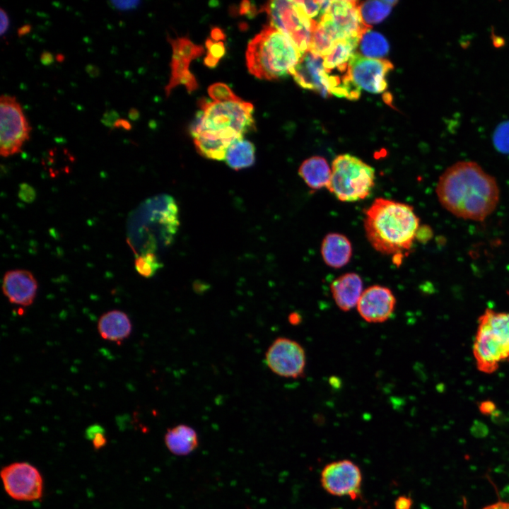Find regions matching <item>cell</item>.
Returning a JSON list of instances; mask_svg holds the SVG:
<instances>
[{
  "label": "cell",
  "instance_id": "6da1fadb",
  "mask_svg": "<svg viewBox=\"0 0 509 509\" xmlns=\"http://www.w3.org/2000/svg\"><path fill=\"white\" fill-rule=\"evenodd\" d=\"M435 192L449 212L476 221L492 213L500 194L496 179L472 161H460L447 168L439 177Z\"/></svg>",
  "mask_w": 509,
  "mask_h": 509
},
{
  "label": "cell",
  "instance_id": "7a4b0ae2",
  "mask_svg": "<svg viewBox=\"0 0 509 509\" xmlns=\"http://www.w3.org/2000/svg\"><path fill=\"white\" fill-rule=\"evenodd\" d=\"M201 110L190 132L197 151L204 157L224 160L230 145L255 127L252 103L240 98L227 101L199 100Z\"/></svg>",
  "mask_w": 509,
  "mask_h": 509
},
{
  "label": "cell",
  "instance_id": "3957f363",
  "mask_svg": "<svg viewBox=\"0 0 509 509\" xmlns=\"http://www.w3.org/2000/svg\"><path fill=\"white\" fill-rule=\"evenodd\" d=\"M363 226L372 247L382 254L392 255L397 264L416 238L419 219L411 206L377 198L365 211Z\"/></svg>",
  "mask_w": 509,
  "mask_h": 509
},
{
  "label": "cell",
  "instance_id": "277c9868",
  "mask_svg": "<svg viewBox=\"0 0 509 509\" xmlns=\"http://www.w3.org/2000/svg\"><path fill=\"white\" fill-rule=\"evenodd\" d=\"M302 54L281 32L266 25L248 44L247 66L258 78L276 80L291 74Z\"/></svg>",
  "mask_w": 509,
  "mask_h": 509
},
{
  "label": "cell",
  "instance_id": "5b68a950",
  "mask_svg": "<svg viewBox=\"0 0 509 509\" xmlns=\"http://www.w3.org/2000/svg\"><path fill=\"white\" fill-rule=\"evenodd\" d=\"M478 370L493 373L503 362L509 361V312L486 309L478 320L473 344Z\"/></svg>",
  "mask_w": 509,
  "mask_h": 509
},
{
  "label": "cell",
  "instance_id": "8992f818",
  "mask_svg": "<svg viewBox=\"0 0 509 509\" xmlns=\"http://www.w3.org/2000/svg\"><path fill=\"white\" fill-rule=\"evenodd\" d=\"M327 189L341 201L363 200L375 185V170L358 158L341 154L332 161Z\"/></svg>",
  "mask_w": 509,
  "mask_h": 509
},
{
  "label": "cell",
  "instance_id": "52a82bcc",
  "mask_svg": "<svg viewBox=\"0 0 509 509\" xmlns=\"http://www.w3.org/2000/svg\"><path fill=\"white\" fill-rule=\"evenodd\" d=\"M270 25L284 34L303 54L310 49L317 22L305 13L299 1L275 0L262 7Z\"/></svg>",
  "mask_w": 509,
  "mask_h": 509
},
{
  "label": "cell",
  "instance_id": "ba28073f",
  "mask_svg": "<svg viewBox=\"0 0 509 509\" xmlns=\"http://www.w3.org/2000/svg\"><path fill=\"white\" fill-rule=\"evenodd\" d=\"M358 4L357 1H330L317 23L334 42L351 38L361 39L370 30L362 20Z\"/></svg>",
  "mask_w": 509,
  "mask_h": 509
},
{
  "label": "cell",
  "instance_id": "9c48e42d",
  "mask_svg": "<svg viewBox=\"0 0 509 509\" xmlns=\"http://www.w3.org/2000/svg\"><path fill=\"white\" fill-rule=\"evenodd\" d=\"M31 128L16 97L0 98V153L8 157L19 153L29 139Z\"/></svg>",
  "mask_w": 509,
  "mask_h": 509
},
{
  "label": "cell",
  "instance_id": "30bf717a",
  "mask_svg": "<svg viewBox=\"0 0 509 509\" xmlns=\"http://www.w3.org/2000/svg\"><path fill=\"white\" fill-rule=\"evenodd\" d=\"M4 489L12 498L20 501H34L43 493V480L38 469L30 463L14 462L1 472Z\"/></svg>",
  "mask_w": 509,
  "mask_h": 509
},
{
  "label": "cell",
  "instance_id": "8fae6325",
  "mask_svg": "<svg viewBox=\"0 0 509 509\" xmlns=\"http://www.w3.org/2000/svg\"><path fill=\"white\" fill-rule=\"evenodd\" d=\"M265 362L274 373L281 377L298 378L305 374L306 355L296 341L278 337L268 348Z\"/></svg>",
  "mask_w": 509,
  "mask_h": 509
},
{
  "label": "cell",
  "instance_id": "7c38bea8",
  "mask_svg": "<svg viewBox=\"0 0 509 509\" xmlns=\"http://www.w3.org/2000/svg\"><path fill=\"white\" fill-rule=\"evenodd\" d=\"M320 482L323 488L331 495L356 499L361 493L362 474L358 465L351 460H338L323 468Z\"/></svg>",
  "mask_w": 509,
  "mask_h": 509
},
{
  "label": "cell",
  "instance_id": "4fadbf2b",
  "mask_svg": "<svg viewBox=\"0 0 509 509\" xmlns=\"http://www.w3.org/2000/svg\"><path fill=\"white\" fill-rule=\"evenodd\" d=\"M393 69L392 64L385 59H370L356 52L349 66L352 82L360 90L380 93L387 88V76Z\"/></svg>",
  "mask_w": 509,
  "mask_h": 509
},
{
  "label": "cell",
  "instance_id": "5bb4252c",
  "mask_svg": "<svg viewBox=\"0 0 509 509\" xmlns=\"http://www.w3.org/2000/svg\"><path fill=\"white\" fill-rule=\"evenodd\" d=\"M169 41L172 45L173 54L171 62L172 74L170 83L165 88L166 94L168 95L171 90L179 84L185 85L188 91H192L197 88V83L189 71V64L193 59L203 53L204 49L187 38L170 39Z\"/></svg>",
  "mask_w": 509,
  "mask_h": 509
},
{
  "label": "cell",
  "instance_id": "9a60e30c",
  "mask_svg": "<svg viewBox=\"0 0 509 509\" xmlns=\"http://www.w3.org/2000/svg\"><path fill=\"white\" fill-rule=\"evenodd\" d=\"M395 305L396 298L389 288L373 285L363 291L356 307L366 322L381 323L392 316Z\"/></svg>",
  "mask_w": 509,
  "mask_h": 509
},
{
  "label": "cell",
  "instance_id": "2e32d148",
  "mask_svg": "<svg viewBox=\"0 0 509 509\" xmlns=\"http://www.w3.org/2000/svg\"><path fill=\"white\" fill-rule=\"evenodd\" d=\"M323 62V57L308 50L302 54L291 75L300 87L329 97L331 94Z\"/></svg>",
  "mask_w": 509,
  "mask_h": 509
},
{
  "label": "cell",
  "instance_id": "e0dca14e",
  "mask_svg": "<svg viewBox=\"0 0 509 509\" xmlns=\"http://www.w3.org/2000/svg\"><path fill=\"white\" fill-rule=\"evenodd\" d=\"M2 291L13 304L28 306L35 298L37 282L31 272L25 269L7 271L3 278Z\"/></svg>",
  "mask_w": 509,
  "mask_h": 509
},
{
  "label": "cell",
  "instance_id": "ac0fdd59",
  "mask_svg": "<svg viewBox=\"0 0 509 509\" xmlns=\"http://www.w3.org/2000/svg\"><path fill=\"white\" fill-rule=\"evenodd\" d=\"M330 290L337 307L346 312L357 305L363 291V281L358 274L346 273L332 282Z\"/></svg>",
  "mask_w": 509,
  "mask_h": 509
},
{
  "label": "cell",
  "instance_id": "d6986e66",
  "mask_svg": "<svg viewBox=\"0 0 509 509\" xmlns=\"http://www.w3.org/2000/svg\"><path fill=\"white\" fill-rule=\"evenodd\" d=\"M321 254L327 265L333 268H341L351 259V244L345 235L330 233L326 235L322 240Z\"/></svg>",
  "mask_w": 509,
  "mask_h": 509
},
{
  "label": "cell",
  "instance_id": "ffe728a7",
  "mask_svg": "<svg viewBox=\"0 0 509 509\" xmlns=\"http://www.w3.org/2000/svg\"><path fill=\"white\" fill-rule=\"evenodd\" d=\"M131 322L128 315L121 310L104 313L98 322V330L104 339L119 342L131 332Z\"/></svg>",
  "mask_w": 509,
  "mask_h": 509
},
{
  "label": "cell",
  "instance_id": "44dd1931",
  "mask_svg": "<svg viewBox=\"0 0 509 509\" xmlns=\"http://www.w3.org/2000/svg\"><path fill=\"white\" fill-rule=\"evenodd\" d=\"M164 441L170 452L180 456L191 453L199 445L197 432L185 424L169 428L165 434Z\"/></svg>",
  "mask_w": 509,
  "mask_h": 509
},
{
  "label": "cell",
  "instance_id": "7402d4cb",
  "mask_svg": "<svg viewBox=\"0 0 509 509\" xmlns=\"http://www.w3.org/2000/svg\"><path fill=\"white\" fill-rule=\"evenodd\" d=\"M298 173L310 188L320 189L329 185L332 169L325 158L312 156L301 163Z\"/></svg>",
  "mask_w": 509,
  "mask_h": 509
},
{
  "label": "cell",
  "instance_id": "603a6c76",
  "mask_svg": "<svg viewBox=\"0 0 509 509\" xmlns=\"http://www.w3.org/2000/svg\"><path fill=\"white\" fill-rule=\"evenodd\" d=\"M254 144L243 138L233 142L228 147L225 160L233 170H241L252 166L255 160Z\"/></svg>",
  "mask_w": 509,
  "mask_h": 509
},
{
  "label": "cell",
  "instance_id": "cb8c5ba5",
  "mask_svg": "<svg viewBox=\"0 0 509 509\" xmlns=\"http://www.w3.org/2000/svg\"><path fill=\"white\" fill-rule=\"evenodd\" d=\"M396 4L395 1H367L359 2L358 8L363 23L371 28L382 22Z\"/></svg>",
  "mask_w": 509,
  "mask_h": 509
},
{
  "label": "cell",
  "instance_id": "d4e9b609",
  "mask_svg": "<svg viewBox=\"0 0 509 509\" xmlns=\"http://www.w3.org/2000/svg\"><path fill=\"white\" fill-rule=\"evenodd\" d=\"M358 46L361 55L370 59H381L386 56L390 50L389 44L385 37L370 30L362 35Z\"/></svg>",
  "mask_w": 509,
  "mask_h": 509
},
{
  "label": "cell",
  "instance_id": "484cf974",
  "mask_svg": "<svg viewBox=\"0 0 509 509\" xmlns=\"http://www.w3.org/2000/svg\"><path fill=\"white\" fill-rule=\"evenodd\" d=\"M335 43L322 27L317 23L312 33L309 50L313 54L324 58L332 52Z\"/></svg>",
  "mask_w": 509,
  "mask_h": 509
},
{
  "label": "cell",
  "instance_id": "4316f807",
  "mask_svg": "<svg viewBox=\"0 0 509 509\" xmlns=\"http://www.w3.org/2000/svg\"><path fill=\"white\" fill-rule=\"evenodd\" d=\"M136 271L144 277H151L162 267L158 257L153 252H142L134 262Z\"/></svg>",
  "mask_w": 509,
  "mask_h": 509
},
{
  "label": "cell",
  "instance_id": "83f0119b",
  "mask_svg": "<svg viewBox=\"0 0 509 509\" xmlns=\"http://www.w3.org/2000/svg\"><path fill=\"white\" fill-rule=\"evenodd\" d=\"M209 94L213 101L222 102L238 99L232 90L226 84L216 83L209 88Z\"/></svg>",
  "mask_w": 509,
  "mask_h": 509
},
{
  "label": "cell",
  "instance_id": "f1b7e54d",
  "mask_svg": "<svg viewBox=\"0 0 509 509\" xmlns=\"http://www.w3.org/2000/svg\"><path fill=\"white\" fill-rule=\"evenodd\" d=\"M206 45L208 53L204 59V62L208 66L213 67L217 64L221 57L224 54L225 47L222 42H215L211 40H208Z\"/></svg>",
  "mask_w": 509,
  "mask_h": 509
},
{
  "label": "cell",
  "instance_id": "f546056e",
  "mask_svg": "<svg viewBox=\"0 0 509 509\" xmlns=\"http://www.w3.org/2000/svg\"><path fill=\"white\" fill-rule=\"evenodd\" d=\"M493 143L499 151L509 153V122L498 127L493 136Z\"/></svg>",
  "mask_w": 509,
  "mask_h": 509
},
{
  "label": "cell",
  "instance_id": "4dcf8cb0",
  "mask_svg": "<svg viewBox=\"0 0 509 509\" xmlns=\"http://www.w3.org/2000/svg\"><path fill=\"white\" fill-rule=\"evenodd\" d=\"M306 15L315 22H318L324 14L322 1H299Z\"/></svg>",
  "mask_w": 509,
  "mask_h": 509
},
{
  "label": "cell",
  "instance_id": "1f68e13d",
  "mask_svg": "<svg viewBox=\"0 0 509 509\" xmlns=\"http://www.w3.org/2000/svg\"><path fill=\"white\" fill-rule=\"evenodd\" d=\"M470 433L476 438H484L486 437L489 433L488 427L484 422L474 420L470 427Z\"/></svg>",
  "mask_w": 509,
  "mask_h": 509
},
{
  "label": "cell",
  "instance_id": "d6a6232c",
  "mask_svg": "<svg viewBox=\"0 0 509 509\" xmlns=\"http://www.w3.org/2000/svg\"><path fill=\"white\" fill-rule=\"evenodd\" d=\"M18 196L23 201L31 202L35 199V192L31 186L23 183L20 187Z\"/></svg>",
  "mask_w": 509,
  "mask_h": 509
},
{
  "label": "cell",
  "instance_id": "836d02e7",
  "mask_svg": "<svg viewBox=\"0 0 509 509\" xmlns=\"http://www.w3.org/2000/svg\"><path fill=\"white\" fill-rule=\"evenodd\" d=\"M117 119H119V113L115 110H110L105 112L100 121L105 126L112 128Z\"/></svg>",
  "mask_w": 509,
  "mask_h": 509
},
{
  "label": "cell",
  "instance_id": "e575fe53",
  "mask_svg": "<svg viewBox=\"0 0 509 509\" xmlns=\"http://www.w3.org/2000/svg\"><path fill=\"white\" fill-rule=\"evenodd\" d=\"M108 4L115 8L119 10H129L136 8L140 1H111Z\"/></svg>",
  "mask_w": 509,
  "mask_h": 509
},
{
  "label": "cell",
  "instance_id": "d590c367",
  "mask_svg": "<svg viewBox=\"0 0 509 509\" xmlns=\"http://www.w3.org/2000/svg\"><path fill=\"white\" fill-rule=\"evenodd\" d=\"M479 409L481 414L491 416L497 409L496 404L491 400H485L480 402Z\"/></svg>",
  "mask_w": 509,
  "mask_h": 509
},
{
  "label": "cell",
  "instance_id": "8d00e7d4",
  "mask_svg": "<svg viewBox=\"0 0 509 509\" xmlns=\"http://www.w3.org/2000/svg\"><path fill=\"white\" fill-rule=\"evenodd\" d=\"M394 509H411L412 499L406 496H401L394 501Z\"/></svg>",
  "mask_w": 509,
  "mask_h": 509
},
{
  "label": "cell",
  "instance_id": "74e56055",
  "mask_svg": "<svg viewBox=\"0 0 509 509\" xmlns=\"http://www.w3.org/2000/svg\"><path fill=\"white\" fill-rule=\"evenodd\" d=\"M0 35L3 36L7 31L9 26V18L7 13L2 8H0Z\"/></svg>",
  "mask_w": 509,
  "mask_h": 509
},
{
  "label": "cell",
  "instance_id": "f35d334b",
  "mask_svg": "<svg viewBox=\"0 0 509 509\" xmlns=\"http://www.w3.org/2000/svg\"><path fill=\"white\" fill-rule=\"evenodd\" d=\"M93 445L95 449L103 447L107 443V438L105 435V431L96 434L92 439Z\"/></svg>",
  "mask_w": 509,
  "mask_h": 509
},
{
  "label": "cell",
  "instance_id": "ab89813d",
  "mask_svg": "<svg viewBox=\"0 0 509 509\" xmlns=\"http://www.w3.org/2000/svg\"><path fill=\"white\" fill-rule=\"evenodd\" d=\"M103 428L98 424L90 426L86 431V436L91 440L96 434L104 432Z\"/></svg>",
  "mask_w": 509,
  "mask_h": 509
},
{
  "label": "cell",
  "instance_id": "60d3db41",
  "mask_svg": "<svg viewBox=\"0 0 509 509\" xmlns=\"http://www.w3.org/2000/svg\"><path fill=\"white\" fill-rule=\"evenodd\" d=\"M491 421L497 425L503 424L507 420L503 413L498 409L491 415Z\"/></svg>",
  "mask_w": 509,
  "mask_h": 509
},
{
  "label": "cell",
  "instance_id": "b9f144b4",
  "mask_svg": "<svg viewBox=\"0 0 509 509\" xmlns=\"http://www.w3.org/2000/svg\"><path fill=\"white\" fill-rule=\"evenodd\" d=\"M54 61L52 54L48 51H43L40 54V62L44 65H49Z\"/></svg>",
  "mask_w": 509,
  "mask_h": 509
},
{
  "label": "cell",
  "instance_id": "7bdbcfd3",
  "mask_svg": "<svg viewBox=\"0 0 509 509\" xmlns=\"http://www.w3.org/2000/svg\"><path fill=\"white\" fill-rule=\"evenodd\" d=\"M85 70L91 78L98 77L100 73V69L92 64H87L85 67Z\"/></svg>",
  "mask_w": 509,
  "mask_h": 509
},
{
  "label": "cell",
  "instance_id": "ee69618b",
  "mask_svg": "<svg viewBox=\"0 0 509 509\" xmlns=\"http://www.w3.org/2000/svg\"><path fill=\"white\" fill-rule=\"evenodd\" d=\"M482 509H509V503L499 501L493 504L488 505Z\"/></svg>",
  "mask_w": 509,
  "mask_h": 509
},
{
  "label": "cell",
  "instance_id": "f6af8a7d",
  "mask_svg": "<svg viewBox=\"0 0 509 509\" xmlns=\"http://www.w3.org/2000/svg\"><path fill=\"white\" fill-rule=\"evenodd\" d=\"M113 128H122L125 130H130L131 129V125L128 120L119 119L115 123Z\"/></svg>",
  "mask_w": 509,
  "mask_h": 509
},
{
  "label": "cell",
  "instance_id": "bcb514c9",
  "mask_svg": "<svg viewBox=\"0 0 509 509\" xmlns=\"http://www.w3.org/2000/svg\"><path fill=\"white\" fill-rule=\"evenodd\" d=\"M301 316L297 312H293L288 315V322L293 325H298L301 322Z\"/></svg>",
  "mask_w": 509,
  "mask_h": 509
},
{
  "label": "cell",
  "instance_id": "7dc6e473",
  "mask_svg": "<svg viewBox=\"0 0 509 509\" xmlns=\"http://www.w3.org/2000/svg\"><path fill=\"white\" fill-rule=\"evenodd\" d=\"M501 501L509 503V484L505 486L500 491Z\"/></svg>",
  "mask_w": 509,
  "mask_h": 509
},
{
  "label": "cell",
  "instance_id": "c3c4849f",
  "mask_svg": "<svg viewBox=\"0 0 509 509\" xmlns=\"http://www.w3.org/2000/svg\"><path fill=\"white\" fill-rule=\"evenodd\" d=\"M31 30V25L30 24H25L23 26L20 27L18 29L17 33L19 37L23 36L28 33H30Z\"/></svg>",
  "mask_w": 509,
  "mask_h": 509
},
{
  "label": "cell",
  "instance_id": "681fc988",
  "mask_svg": "<svg viewBox=\"0 0 509 509\" xmlns=\"http://www.w3.org/2000/svg\"><path fill=\"white\" fill-rule=\"evenodd\" d=\"M128 117L129 119L135 121L139 117V112L136 108H131L128 112Z\"/></svg>",
  "mask_w": 509,
  "mask_h": 509
},
{
  "label": "cell",
  "instance_id": "f907efd6",
  "mask_svg": "<svg viewBox=\"0 0 509 509\" xmlns=\"http://www.w3.org/2000/svg\"><path fill=\"white\" fill-rule=\"evenodd\" d=\"M211 35L213 38L216 40L224 38V35L221 33V30L217 28L212 31Z\"/></svg>",
  "mask_w": 509,
  "mask_h": 509
},
{
  "label": "cell",
  "instance_id": "816d5d0a",
  "mask_svg": "<svg viewBox=\"0 0 509 509\" xmlns=\"http://www.w3.org/2000/svg\"><path fill=\"white\" fill-rule=\"evenodd\" d=\"M56 59L59 62H62L64 60V56L61 54H59L56 56Z\"/></svg>",
  "mask_w": 509,
  "mask_h": 509
},
{
  "label": "cell",
  "instance_id": "f5cc1de1",
  "mask_svg": "<svg viewBox=\"0 0 509 509\" xmlns=\"http://www.w3.org/2000/svg\"><path fill=\"white\" fill-rule=\"evenodd\" d=\"M332 509H341V508H332Z\"/></svg>",
  "mask_w": 509,
  "mask_h": 509
}]
</instances>
